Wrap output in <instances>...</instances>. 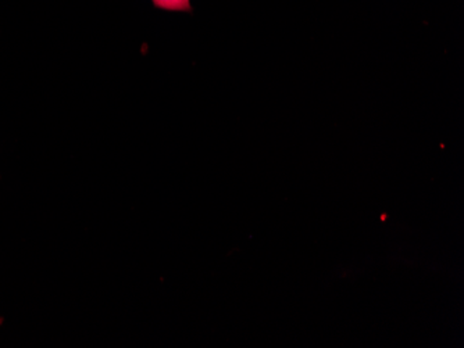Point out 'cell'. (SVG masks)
I'll return each instance as SVG.
<instances>
[{"label":"cell","instance_id":"1","mask_svg":"<svg viewBox=\"0 0 464 348\" xmlns=\"http://www.w3.org/2000/svg\"><path fill=\"white\" fill-rule=\"evenodd\" d=\"M156 9L173 13H192L191 0H152Z\"/></svg>","mask_w":464,"mask_h":348}]
</instances>
